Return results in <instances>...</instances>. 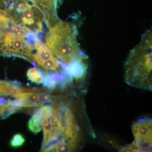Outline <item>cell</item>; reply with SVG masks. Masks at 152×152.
<instances>
[{"label": "cell", "instance_id": "cell-1", "mask_svg": "<svg viewBox=\"0 0 152 152\" xmlns=\"http://www.w3.org/2000/svg\"><path fill=\"white\" fill-rule=\"evenodd\" d=\"M152 33L148 30L131 50L124 66V79L128 85L142 89H152Z\"/></svg>", "mask_w": 152, "mask_h": 152}, {"label": "cell", "instance_id": "cell-2", "mask_svg": "<svg viewBox=\"0 0 152 152\" xmlns=\"http://www.w3.org/2000/svg\"><path fill=\"white\" fill-rule=\"evenodd\" d=\"M49 30L45 38L47 46L64 66L75 62L86 61V56L77 41L75 26L59 21Z\"/></svg>", "mask_w": 152, "mask_h": 152}, {"label": "cell", "instance_id": "cell-3", "mask_svg": "<svg viewBox=\"0 0 152 152\" xmlns=\"http://www.w3.org/2000/svg\"><path fill=\"white\" fill-rule=\"evenodd\" d=\"M152 122L150 119H141L134 124L132 130L134 143L125 148V151H148L151 150Z\"/></svg>", "mask_w": 152, "mask_h": 152}, {"label": "cell", "instance_id": "cell-4", "mask_svg": "<svg viewBox=\"0 0 152 152\" xmlns=\"http://www.w3.org/2000/svg\"><path fill=\"white\" fill-rule=\"evenodd\" d=\"M0 43V51L5 54L21 57L30 61V52L34 44L7 32Z\"/></svg>", "mask_w": 152, "mask_h": 152}, {"label": "cell", "instance_id": "cell-5", "mask_svg": "<svg viewBox=\"0 0 152 152\" xmlns=\"http://www.w3.org/2000/svg\"><path fill=\"white\" fill-rule=\"evenodd\" d=\"M44 86L51 89H53L57 85L65 86L72 81L65 75L61 73H44Z\"/></svg>", "mask_w": 152, "mask_h": 152}, {"label": "cell", "instance_id": "cell-6", "mask_svg": "<svg viewBox=\"0 0 152 152\" xmlns=\"http://www.w3.org/2000/svg\"><path fill=\"white\" fill-rule=\"evenodd\" d=\"M15 99L23 102L25 107H38V95L35 91L22 92L14 96Z\"/></svg>", "mask_w": 152, "mask_h": 152}, {"label": "cell", "instance_id": "cell-7", "mask_svg": "<svg viewBox=\"0 0 152 152\" xmlns=\"http://www.w3.org/2000/svg\"><path fill=\"white\" fill-rule=\"evenodd\" d=\"M55 110V106H41L40 108L36 111L33 117L35 118L42 124L44 119L53 114Z\"/></svg>", "mask_w": 152, "mask_h": 152}, {"label": "cell", "instance_id": "cell-8", "mask_svg": "<svg viewBox=\"0 0 152 152\" xmlns=\"http://www.w3.org/2000/svg\"><path fill=\"white\" fill-rule=\"evenodd\" d=\"M27 75L32 82L37 84H43L44 83V76L40 71L38 69L33 68L28 70Z\"/></svg>", "mask_w": 152, "mask_h": 152}, {"label": "cell", "instance_id": "cell-9", "mask_svg": "<svg viewBox=\"0 0 152 152\" xmlns=\"http://www.w3.org/2000/svg\"><path fill=\"white\" fill-rule=\"evenodd\" d=\"M28 126V129L34 134L39 133L42 129L41 123L33 116L29 121Z\"/></svg>", "mask_w": 152, "mask_h": 152}, {"label": "cell", "instance_id": "cell-10", "mask_svg": "<svg viewBox=\"0 0 152 152\" xmlns=\"http://www.w3.org/2000/svg\"><path fill=\"white\" fill-rule=\"evenodd\" d=\"M25 142L24 137L20 134L15 135L11 140L10 144L13 148H18L23 145Z\"/></svg>", "mask_w": 152, "mask_h": 152}, {"label": "cell", "instance_id": "cell-11", "mask_svg": "<svg viewBox=\"0 0 152 152\" xmlns=\"http://www.w3.org/2000/svg\"><path fill=\"white\" fill-rule=\"evenodd\" d=\"M38 98L37 105L38 107H41L46 103L51 102V97L45 93H38Z\"/></svg>", "mask_w": 152, "mask_h": 152}, {"label": "cell", "instance_id": "cell-12", "mask_svg": "<svg viewBox=\"0 0 152 152\" xmlns=\"http://www.w3.org/2000/svg\"><path fill=\"white\" fill-rule=\"evenodd\" d=\"M9 100H6L4 98H0V105H1L8 104Z\"/></svg>", "mask_w": 152, "mask_h": 152}]
</instances>
